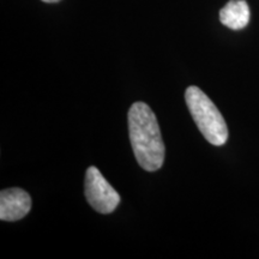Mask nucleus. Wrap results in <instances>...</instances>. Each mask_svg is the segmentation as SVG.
Returning <instances> with one entry per match:
<instances>
[{
	"label": "nucleus",
	"mask_w": 259,
	"mask_h": 259,
	"mask_svg": "<svg viewBox=\"0 0 259 259\" xmlns=\"http://www.w3.org/2000/svg\"><path fill=\"white\" fill-rule=\"evenodd\" d=\"M42 2H45V3H58V2H60V0H42Z\"/></svg>",
	"instance_id": "obj_6"
},
{
	"label": "nucleus",
	"mask_w": 259,
	"mask_h": 259,
	"mask_svg": "<svg viewBox=\"0 0 259 259\" xmlns=\"http://www.w3.org/2000/svg\"><path fill=\"white\" fill-rule=\"evenodd\" d=\"M127 116L130 141L138 164L148 171L158 170L164 161V144L154 112L144 102H136Z\"/></svg>",
	"instance_id": "obj_1"
},
{
	"label": "nucleus",
	"mask_w": 259,
	"mask_h": 259,
	"mask_svg": "<svg viewBox=\"0 0 259 259\" xmlns=\"http://www.w3.org/2000/svg\"><path fill=\"white\" fill-rule=\"evenodd\" d=\"M220 21L227 28L240 30L248 24L250 9L245 0H231L220 11Z\"/></svg>",
	"instance_id": "obj_5"
},
{
	"label": "nucleus",
	"mask_w": 259,
	"mask_h": 259,
	"mask_svg": "<svg viewBox=\"0 0 259 259\" xmlns=\"http://www.w3.org/2000/svg\"><path fill=\"white\" fill-rule=\"evenodd\" d=\"M31 209L28 192L18 187L3 190L0 193V220L14 222L23 219Z\"/></svg>",
	"instance_id": "obj_4"
},
{
	"label": "nucleus",
	"mask_w": 259,
	"mask_h": 259,
	"mask_svg": "<svg viewBox=\"0 0 259 259\" xmlns=\"http://www.w3.org/2000/svg\"><path fill=\"white\" fill-rule=\"evenodd\" d=\"M84 192L93 209L100 213H111L120 203V196L96 167H89L85 173Z\"/></svg>",
	"instance_id": "obj_3"
},
{
	"label": "nucleus",
	"mask_w": 259,
	"mask_h": 259,
	"mask_svg": "<svg viewBox=\"0 0 259 259\" xmlns=\"http://www.w3.org/2000/svg\"><path fill=\"white\" fill-rule=\"evenodd\" d=\"M185 100L191 115L204 138L216 147L225 144L228 139V128L222 114L211 100L194 85L186 89Z\"/></svg>",
	"instance_id": "obj_2"
}]
</instances>
